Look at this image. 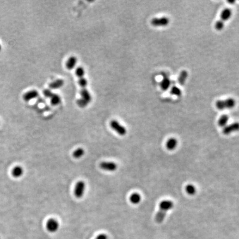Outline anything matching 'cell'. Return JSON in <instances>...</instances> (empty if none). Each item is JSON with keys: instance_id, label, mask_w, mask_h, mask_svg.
Here are the masks:
<instances>
[{"instance_id": "6da1fadb", "label": "cell", "mask_w": 239, "mask_h": 239, "mask_svg": "<svg viewBox=\"0 0 239 239\" xmlns=\"http://www.w3.org/2000/svg\"><path fill=\"white\" fill-rule=\"evenodd\" d=\"M174 206L173 203L171 200H163L160 204V209L157 213L155 220L157 223H161L166 215L167 212L172 209Z\"/></svg>"}, {"instance_id": "7a4b0ae2", "label": "cell", "mask_w": 239, "mask_h": 239, "mask_svg": "<svg viewBox=\"0 0 239 239\" xmlns=\"http://www.w3.org/2000/svg\"><path fill=\"white\" fill-rule=\"evenodd\" d=\"M232 12L229 8H225L221 12L220 14V19L217 21L215 24V28L217 30H221L224 28L225 25V22H226L229 19L231 18Z\"/></svg>"}, {"instance_id": "3957f363", "label": "cell", "mask_w": 239, "mask_h": 239, "mask_svg": "<svg viewBox=\"0 0 239 239\" xmlns=\"http://www.w3.org/2000/svg\"><path fill=\"white\" fill-rule=\"evenodd\" d=\"M236 105V101L233 98H228L225 100H219L215 102V106L219 110L234 108Z\"/></svg>"}, {"instance_id": "277c9868", "label": "cell", "mask_w": 239, "mask_h": 239, "mask_svg": "<svg viewBox=\"0 0 239 239\" xmlns=\"http://www.w3.org/2000/svg\"><path fill=\"white\" fill-rule=\"evenodd\" d=\"M110 127L112 128V129L120 136H125L127 133L126 128L121 125L120 123L116 121L115 120H113L110 122Z\"/></svg>"}, {"instance_id": "5b68a950", "label": "cell", "mask_w": 239, "mask_h": 239, "mask_svg": "<svg viewBox=\"0 0 239 239\" xmlns=\"http://www.w3.org/2000/svg\"><path fill=\"white\" fill-rule=\"evenodd\" d=\"M85 183L82 180L79 181L75 186L74 193L75 197L77 198H81L82 197L85 190Z\"/></svg>"}, {"instance_id": "8992f818", "label": "cell", "mask_w": 239, "mask_h": 239, "mask_svg": "<svg viewBox=\"0 0 239 239\" xmlns=\"http://www.w3.org/2000/svg\"><path fill=\"white\" fill-rule=\"evenodd\" d=\"M151 24L154 27L167 26L169 23V19L167 17L154 18L151 20Z\"/></svg>"}, {"instance_id": "52a82bcc", "label": "cell", "mask_w": 239, "mask_h": 239, "mask_svg": "<svg viewBox=\"0 0 239 239\" xmlns=\"http://www.w3.org/2000/svg\"><path fill=\"white\" fill-rule=\"evenodd\" d=\"M99 166L101 169L108 172H114L117 168V165L113 162H102Z\"/></svg>"}, {"instance_id": "ba28073f", "label": "cell", "mask_w": 239, "mask_h": 239, "mask_svg": "<svg viewBox=\"0 0 239 239\" xmlns=\"http://www.w3.org/2000/svg\"><path fill=\"white\" fill-rule=\"evenodd\" d=\"M59 227L58 221L54 219H50L46 223V228L50 232H56Z\"/></svg>"}, {"instance_id": "9c48e42d", "label": "cell", "mask_w": 239, "mask_h": 239, "mask_svg": "<svg viewBox=\"0 0 239 239\" xmlns=\"http://www.w3.org/2000/svg\"><path fill=\"white\" fill-rule=\"evenodd\" d=\"M239 131V122H234L224 127L223 132L224 134L228 135L234 132Z\"/></svg>"}, {"instance_id": "30bf717a", "label": "cell", "mask_w": 239, "mask_h": 239, "mask_svg": "<svg viewBox=\"0 0 239 239\" xmlns=\"http://www.w3.org/2000/svg\"><path fill=\"white\" fill-rule=\"evenodd\" d=\"M171 85V80L168 76V75H163V79L160 83V86L162 90L166 91L170 88Z\"/></svg>"}, {"instance_id": "8fae6325", "label": "cell", "mask_w": 239, "mask_h": 239, "mask_svg": "<svg viewBox=\"0 0 239 239\" xmlns=\"http://www.w3.org/2000/svg\"><path fill=\"white\" fill-rule=\"evenodd\" d=\"M39 93L36 90H32L23 95V99L26 101H29L34 99L38 96Z\"/></svg>"}, {"instance_id": "7c38bea8", "label": "cell", "mask_w": 239, "mask_h": 239, "mask_svg": "<svg viewBox=\"0 0 239 239\" xmlns=\"http://www.w3.org/2000/svg\"><path fill=\"white\" fill-rule=\"evenodd\" d=\"M64 84V81L63 79H56L55 81L53 82H50L49 84V89H59L60 88H62V86H63Z\"/></svg>"}, {"instance_id": "4fadbf2b", "label": "cell", "mask_w": 239, "mask_h": 239, "mask_svg": "<svg viewBox=\"0 0 239 239\" xmlns=\"http://www.w3.org/2000/svg\"><path fill=\"white\" fill-rule=\"evenodd\" d=\"M77 63V58L76 56H71L69 57L66 62V68L68 70H72L74 68Z\"/></svg>"}, {"instance_id": "5bb4252c", "label": "cell", "mask_w": 239, "mask_h": 239, "mask_svg": "<svg viewBox=\"0 0 239 239\" xmlns=\"http://www.w3.org/2000/svg\"><path fill=\"white\" fill-rule=\"evenodd\" d=\"M23 173H24L23 169L22 167L19 166L15 167L12 171V176L16 178H20L21 177H22L23 175Z\"/></svg>"}, {"instance_id": "9a60e30c", "label": "cell", "mask_w": 239, "mask_h": 239, "mask_svg": "<svg viewBox=\"0 0 239 239\" xmlns=\"http://www.w3.org/2000/svg\"><path fill=\"white\" fill-rule=\"evenodd\" d=\"M188 73L187 71L183 70L182 71H180L178 78V82L181 86H183L184 85L188 78Z\"/></svg>"}, {"instance_id": "2e32d148", "label": "cell", "mask_w": 239, "mask_h": 239, "mask_svg": "<svg viewBox=\"0 0 239 239\" xmlns=\"http://www.w3.org/2000/svg\"><path fill=\"white\" fill-rule=\"evenodd\" d=\"M80 95L82 98L84 100L89 103L90 101H91L92 97H91V95L90 93L89 90L86 89H82L80 90Z\"/></svg>"}, {"instance_id": "e0dca14e", "label": "cell", "mask_w": 239, "mask_h": 239, "mask_svg": "<svg viewBox=\"0 0 239 239\" xmlns=\"http://www.w3.org/2000/svg\"><path fill=\"white\" fill-rule=\"evenodd\" d=\"M177 144L178 141L176 138H170L166 142V147L169 150H173L176 148Z\"/></svg>"}, {"instance_id": "ac0fdd59", "label": "cell", "mask_w": 239, "mask_h": 239, "mask_svg": "<svg viewBox=\"0 0 239 239\" xmlns=\"http://www.w3.org/2000/svg\"><path fill=\"white\" fill-rule=\"evenodd\" d=\"M130 200L133 204H138L141 201V196L137 193H134L131 194Z\"/></svg>"}, {"instance_id": "d6986e66", "label": "cell", "mask_w": 239, "mask_h": 239, "mask_svg": "<svg viewBox=\"0 0 239 239\" xmlns=\"http://www.w3.org/2000/svg\"><path fill=\"white\" fill-rule=\"evenodd\" d=\"M50 103L53 106H56L59 105L62 102L61 97L59 95L53 93L52 96L50 98Z\"/></svg>"}, {"instance_id": "ffe728a7", "label": "cell", "mask_w": 239, "mask_h": 239, "mask_svg": "<svg viewBox=\"0 0 239 239\" xmlns=\"http://www.w3.org/2000/svg\"><path fill=\"white\" fill-rule=\"evenodd\" d=\"M229 121V116L227 115L224 114L220 116L219 119L218 120L217 123L219 126L220 127H225L226 126Z\"/></svg>"}, {"instance_id": "44dd1931", "label": "cell", "mask_w": 239, "mask_h": 239, "mask_svg": "<svg viewBox=\"0 0 239 239\" xmlns=\"http://www.w3.org/2000/svg\"><path fill=\"white\" fill-rule=\"evenodd\" d=\"M84 153H85L84 149L82 148H78L74 151V152L73 153V156L76 159H79L82 157L84 156Z\"/></svg>"}, {"instance_id": "7402d4cb", "label": "cell", "mask_w": 239, "mask_h": 239, "mask_svg": "<svg viewBox=\"0 0 239 239\" xmlns=\"http://www.w3.org/2000/svg\"><path fill=\"white\" fill-rule=\"evenodd\" d=\"M170 93L176 96H180L182 95V90L178 87L174 85L171 87Z\"/></svg>"}, {"instance_id": "603a6c76", "label": "cell", "mask_w": 239, "mask_h": 239, "mask_svg": "<svg viewBox=\"0 0 239 239\" xmlns=\"http://www.w3.org/2000/svg\"><path fill=\"white\" fill-rule=\"evenodd\" d=\"M85 69L82 67H79L76 68V71H75V74L78 77V78L84 77L85 75Z\"/></svg>"}, {"instance_id": "cb8c5ba5", "label": "cell", "mask_w": 239, "mask_h": 239, "mask_svg": "<svg viewBox=\"0 0 239 239\" xmlns=\"http://www.w3.org/2000/svg\"><path fill=\"white\" fill-rule=\"evenodd\" d=\"M186 191L190 195H193L196 193V188L192 184H188L186 187Z\"/></svg>"}, {"instance_id": "d4e9b609", "label": "cell", "mask_w": 239, "mask_h": 239, "mask_svg": "<svg viewBox=\"0 0 239 239\" xmlns=\"http://www.w3.org/2000/svg\"><path fill=\"white\" fill-rule=\"evenodd\" d=\"M78 83L79 86L82 88V89H86V87L88 85V81L86 78L84 77L79 78Z\"/></svg>"}, {"instance_id": "484cf974", "label": "cell", "mask_w": 239, "mask_h": 239, "mask_svg": "<svg viewBox=\"0 0 239 239\" xmlns=\"http://www.w3.org/2000/svg\"><path fill=\"white\" fill-rule=\"evenodd\" d=\"M76 103H77V104H78L79 106L80 107V108H85L87 106V105L89 104L88 102H87L85 100H84L82 98L78 99L76 101Z\"/></svg>"}, {"instance_id": "4316f807", "label": "cell", "mask_w": 239, "mask_h": 239, "mask_svg": "<svg viewBox=\"0 0 239 239\" xmlns=\"http://www.w3.org/2000/svg\"><path fill=\"white\" fill-rule=\"evenodd\" d=\"M43 93L45 97H48V98H50L53 94V93L51 91V90L49 89L44 90L43 91Z\"/></svg>"}, {"instance_id": "83f0119b", "label": "cell", "mask_w": 239, "mask_h": 239, "mask_svg": "<svg viewBox=\"0 0 239 239\" xmlns=\"http://www.w3.org/2000/svg\"><path fill=\"white\" fill-rule=\"evenodd\" d=\"M95 239H108V236L105 234H101L97 236Z\"/></svg>"}, {"instance_id": "f1b7e54d", "label": "cell", "mask_w": 239, "mask_h": 239, "mask_svg": "<svg viewBox=\"0 0 239 239\" xmlns=\"http://www.w3.org/2000/svg\"><path fill=\"white\" fill-rule=\"evenodd\" d=\"M228 2L230 4H232V3H235V1H228Z\"/></svg>"}, {"instance_id": "f546056e", "label": "cell", "mask_w": 239, "mask_h": 239, "mask_svg": "<svg viewBox=\"0 0 239 239\" xmlns=\"http://www.w3.org/2000/svg\"><path fill=\"white\" fill-rule=\"evenodd\" d=\"M1 45H0V52H1Z\"/></svg>"}]
</instances>
